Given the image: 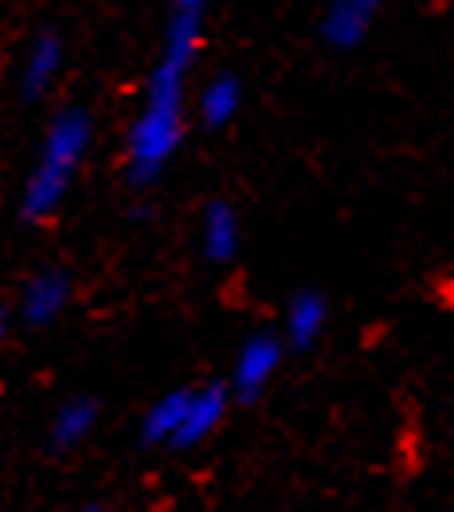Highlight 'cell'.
Here are the masks:
<instances>
[{
	"label": "cell",
	"mask_w": 454,
	"mask_h": 512,
	"mask_svg": "<svg viewBox=\"0 0 454 512\" xmlns=\"http://www.w3.org/2000/svg\"><path fill=\"white\" fill-rule=\"evenodd\" d=\"M202 16L206 8L198 0L171 8L160 66L148 78L144 109L129 132L132 183H152L183 140V86H187V70L202 39Z\"/></svg>",
	"instance_id": "cell-1"
},
{
	"label": "cell",
	"mask_w": 454,
	"mask_h": 512,
	"mask_svg": "<svg viewBox=\"0 0 454 512\" xmlns=\"http://www.w3.org/2000/svg\"><path fill=\"white\" fill-rule=\"evenodd\" d=\"M86 148H90V117L82 109L59 113L51 121V128H47L35 175L24 187V218L28 222H43L47 214L59 210V202L70 191L74 171H78V163L86 156Z\"/></svg>",
	"instance_id": "cell-2"
},
{
	"label": "cell",
	"mask_w": 454,
	"mask_h": 512,
	"mask_svg": "<svg viewBox=\"0 0 454 512\" xmlns=\"http://www.w3.org/2000/svg\"><path fill=\"white\" fill-rule=\"evenodd\" d=\"M377 16V4L373 0H338L330 4L323 16V39L338 51H350L357 47L365 35H369V24Z\"/></svg>",
	"instance_id": "cell-3"
},
{
	"label": "cell",
	"mask_w": 454,
	"mask_h": 512,
	"mask_svg": "<svg viewBox=\"0 0 454 512\" xmlns=\"http://www.w3.org/2000/svg\"><path fill=\"white\" fill-rule=\"evenodd\" d=\"M280 342L276 338H268V334H257V338H249L241 353H237V369H233V384H237V392L241 396H257L260 388L268 384V377L276 373V365H280Z\"/></svg>",
	"instance_id": "cell-4"
},
{
	"label": "cell",
	"mask_w": 454,
	"mask_h": 512,
	"mask_svg": "<svg viewBox=\"0 0 454 512\" xmlns=\"http://www.w3.org/2000/svg\"><path fill=\"white\" fill-rule=\"evenodd\" d=\"M66 299H70V284H66L63 272H39L24 288V319L35 322V326L59 319Z\"/></svg>",
	"instance_id": "cell-5"
},
{
	"label": "cell",
	"mask_w": 454,
	"mask_h": 512,
	"mask_svg": "<svg viewBox=\"0 0 454 512\" xmlns=\"http://www.w3.org/2000/svg\"><path fill=\"white\" fill-rule=\"evenodd\" d=\"M226 416V392L222 388H202V392H191V408H187V419H183V431L175 439V447H195L206 435H214V427Z\"/></svg>",
	"instance_id": "cell-6"
},
{
	"label": "cell",
	"mask_w": 454,
	"mask_h": 512,
	"mask_svg": "<svg viewBox=\"0 0 454 512\" xmlns=\"http://www.w3.org/2000/svg\"><path fill=\"white\" fill-rule=\"evenodd\" d=\"M63 66V43L59 35H39L28 51V63H24V94L35 97L51 86V78L59 74Z\"/></svg>",
	"instance_id": "cell-7"
},
{
	"label": "cell",
	"mask_w": 454,
	"mask_h": 512,
	"mask_svg": "<svg viewBox=\"0 0 454 512\" xmlns=\"http://www.w3.org/2000/svg\"><path fill=\"white\" fill-rule=\"evenodd\" d=\"M187 408H191V392H167L160 404L144 416V439L175 447V439L183 431V419H187Z\"/></svg>",
	"instance_id": "cell-8"
},
{
	"label": "cell",
	"mask_w": 454,
	"mask_h": 512,
	"mask_svg": "<svg viewBox=\"0 0 454 512\" xmlns=\"http://www.w3.org/2000/svg\"><path fill=\"white\" fill-rule=\"evenodd\" d=\"M237 214L229 210L226 202H210L206 206V218H202V245L210 260H229L237 253Z\"/></svg>",
	"instance_id": "cell-9"
},
{
	"label": "cell",
	"mask_w": 454,
	"mask_h": 512,
	"mask_svg": "<svg viewBox=\"0 0 454 512\" xmlns=\"http://www.w3.org/2000/svg\"><path fill=\"white\" fill-rule=\"evenodd\" d=\"M237 109H241V86H237V78H233V74L214 78V82L202 90V121H206L210 128L233 121V113H237Z\"/></svg>",
	"instance_id": "cell-10"
},
{
	"label": "cell",
	"mask_w": 454,
	"mask_h": 512,
	"mask_svg": "<svg viewBox=\"0 0 454 512\" xmlns=\"http://www.w3.org/2000/svg\"><path fill=\"white\" fill-rule=\"evenodd\" d=\"M323 322H326V307L319 295H311V291L295 295L292 307H288V334H292L295 346H311L319 338Z\"/></svg>",
	"instance_id": "cell-11"
},
{
	"label": "cell",
	"mask_w": 454,
	"mask_h": 512,
	"mask_svg": "<svg viewBox=\"0 0 454 512\" xmlns=\"http://www.w3.org/2000/svg\"><path fill=\"white\" fill-rule=\"evenodd\" d=\"M94 419H98V404H94V400H70V404L59 408V416H55L51 439H55L59 447H74V443H82V439L90 435Z\"/></svg>",
	"instance_id": "cell-12"
},
{
	"label": "cell",
	"mask_w": 454,
	"mask_h": 512,
	"mask_svg": "<svg viewBox=\"0 0 454 512\" xmlns=\"http://www.w3.org/2000/svg\"><path fill=\"white\" fill-rule=\"evenodd\" d=\"M0 338H4V311H0Z\"/></svg>",
	"instance_id": "cell-13"
},
{
	"label": "cell",
	"mask_w": 454,
	"mask_h": 512,
	"mask_svg": "<svg viewBox=\"0 0 454 512\" xmlns=\"http://www.w3.org/2000/svg\"><path fill=\"white\" fill-rule=\"evenodd\" d=\"M86 512H98V509H86Z\"/></svg>",
	"instance_id": "cell-14"
},
{
	"label": "cell",
	"mask_w": 454,
	"mask_h": 512,
	"mask_svg": "<svg viewBox=\"0 0 454 512\" xmlns=\"http://www.w3.org/2000/svg\"><path fill=\"white\" fill-rule=\"evenodd\" d=\"M451 299H454V288H451Z\"/></svg>",
	"instance_id": "cell-15"
}]
</instances>
